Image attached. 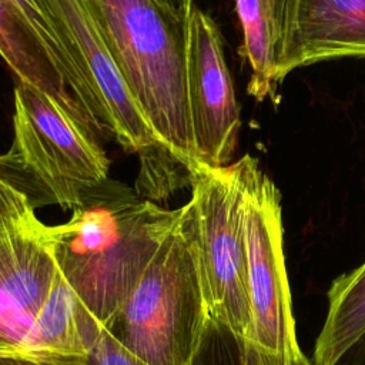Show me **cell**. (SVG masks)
Masks as SVG:
<instances>
[{"label":"cell","instance_id":"6da1fadb","mask_svg":"<svg viewBox=\"0 0 365 365\" xmlns=\"http://www.w3.org/2000/svg\"><path fill=\"white\" fill-rule=\"evenodd\" d=\"M182 218L110 181L53 225L54 258L83 311L107 328Z\"/></svg>","mask_w":365,"mask_h":365},{"label":"cell","instance_id":"7a4b0ae2","mask_svg":"<svg viewBox=\"0 0 365 365\" xmlns=\"http://www.w3.org/2000/svg\"><path fill=\"white\" fill-rule=\"evenodd\" d=\"M125 86L165 148L194 177L187 100L188 21L158 0H81Z\"/></svg>","mask_w":365,"mask_h":365},{"label":"cell","instance_id":"3957f363","mask_svg":"<svg viewBox=\"0 0 365 365\" xmlns=\"http://www.w3.org/2000/svg\"><path fill=\"white\" fill-rule=\"evenodd\" d=\"M210 314L187 204L108 329L150 365H192Z\"/></svg>","mask_w":365,"mask_h":365},{"label":"cell","instance_id":"277c9868","mask_svg":"<svg viewBox=\"0 0 365 365\" xmlns=\"http://www.w3.org/2000/svg\"><path fill=\"white\" fill-rule=\"evenodd\" d=\"M241 160L244 234L251 321L242 342L248 365H297L298 346L288 287L281 194L251 155Z\"/></svg>","mask_w":365,"mask_h":365},{"label":"cell","instance_id":"5b68a950","mask_svg":"<svg viewBox=\"0 0 365 365\" xmlns=\"http://www.w3.org/2000/svg\"><path fill=\"white\" fill-rule=\"evenodd\" d=\"M241 160L225 167L200 165L187 202L210 318L244 342L251 321L244 234Z\"/></svg>","mask_w":365,"mask_h":365},{"label":"cell","instance_id":"8992f818","mask_svg":"<svg viewBox=\"0 0 365 365\" xmlns=\"http://www.w3.org/2000/svg\"><path fill=\"white\" fill-rule=\"evenodd\" d=\"M11 150L46 187L54 204L74 210L106 187L110 161L56 103L17 80Z\"/></svg>","mask_w":365,"mask_h":365},{"label":"cell","instance_id":"52a82bcc","mask_svg":"<svg viewBox=\"0 0 365 365\" xmlns=\"http://www.w3.org/2000/svg\"><path fill=\"white\" fill-rule=\"evenodd\" d=\"M30 198L0 178V351L47 354L36 332L38 312L60 269L50 225Z\"/></svg>","mask_w":365,"mask_h":365},{"label":"cell","instance_id":"ba28073f","mask_svg":"<svg viewBox=\"0 0 365 365\" xmlns=\"http://www.w3.org/2000/svg\"><path fill=\"white\" fill-rule=\"evenodd\" d=\"M187 100L197 161L210 168L228 165L238 144L240 104L221 31L200 9L188 21Z\"/></svg>","mask_w":365,"mask_h":365},{"label":"cell","instance_id":"9c48e42d","mask_svg":"<svg viewBox=\"0 0 365 365\" xmlns=\"http://www.w3.org/2000/svg\"><path fill=\"white\" fill-rule=\"evenodd\" d=\"M339 57L365 58V0H298L278 81L298 67Z\"/></svg>","mask_w":365,"mask_h":365},{"label":"cell","instance_id":"30bf717a","mask_svg":"<svg viewBox=\"0 0 365 365\" xmlns=\"http://www.w3.org/2000/svg\"><path fill=\"white\" fill-rule=\"evenodd\" d=\"M365 332V262L338 277L328 291V312L317 338L312 365H331Z\"/></svg>","mask_w":365,"mask_h":365},{"label":"cell","instance_id":"8fae6325","mask_svg":"<svg viewBox=\"0 0 365 365\" xmlns=\"http://www.w3.org/2000/svg\"><path fill=\"white\" fill-rule=\"evenodd\" d=\"M235 9L244 37L241 51L251 67L247 91L261 101L274 96L279 84V46L268 0H235Z\"/></svg>","mask_w":365,"mask_h":365},{"label":"cell","instance_id":"7c38bea8","mask_svg":"<svg viewBox=\"0 0 365 365\" xmlns=\"http://www.w3.org/2000/svg\"><path fill=\"white\" fill-rule=\"evenodd\" d=\"M31 27L37 38L41 44L48 50V53L54 57L57 64L60 66L61 71L64 73L66 78L68 80L73 90L77 96L90 107V110L110 128L108 118L106 111L103 110L101 104L97 101L96 96L93 94L90 86L87 84L86 78L83 77L80 68L68 54L66 46L63 44L56 26L53 24L51 19L48 17L41 0H6ZM113 134V133H111Z\"/></svg>","mask_w":365,"mask_h":365},{"label":"cell","instance_id":"4fadbf2b","mask_svg":"<svg viewBox=\"0 0 365 365\" xmlns=\"http://www.w3.org/2000/svg\"><path fill=\"white\" fill-rule=\"evenodd\" d=\"M192 365H248L241 339L225 325L210 318ZM297 365H312L302 355Z\"/></svg>","mask_w":365,"mask_h":365},{"label":"cell","instance_id":"5bb4252c","mask_svg":"<svg viewBox=\"0 0 365 365\" xmlns=\"http://www.w3.org/2000/svg\"><path fill=\"white\" fill-rule=\"evenodd\" d=\"M0 178L23 191L30 198L34 208L53 204V198L48 191L27 170L21 158L11 148L6 154H0Z\"/></svg>","mask_w":365,"mask_h":365},{"label":"cell","instance_id":"9a60e30c","mask_svg":"<svg viewBox=\"0 0 365 365\" xmlns=\"http://www.w3.org/2000/svg\"><path fill=\"white\" fill-rule=\"evenodd\" d=\"M86 365H150L103 328L84 356Z\"/></svg>","mask_w":365,"mask_h":365},{"label":"cell","instance_id":"2e32d148","mask_svg":"<svg viewBox=\"0 0 365 365\" xmlns=\"http://www.w3.org/2000/svg\"><path fill=\"white\" fill-rule=\"evenodd\" d=\"M0 365H86L83 356L0 351Z\"/></svg>","mask_w":365,"mask_h":365},{"label":"cell","instance_id":"e0dca14e","mask_svg":"<svg viewBox=\"0 0 365 365\" xmlns=\"http://www.w3.org/2000/svg\"><path fill=\"white\" fill-rule=\"evenodd\" d=\"M298 0H268L271 20L277 33L279 46V58L284 50V44L291 29Z\"/></svg>","mask_w":365,"mask_h":365},{"label":"cell","instance_id":"ac0fdd59","mask_svg":"<svg viewBox=\"0 0 365 365\" xmlns=\"http://www.w3.org/2000/svg\"><path fill=\"white\" fill-rule=\"evenodd\" d=\"M331 365H365V332L359 335Z\"/></svg>","mask_w":365,"mask_h":365},{"label":"cell","instance_id":"d6986e66","mask_svg":"<svg viewBox=\"0 0 365 365\" xmlns=\"http://www.w3.org/2000/svg\"><path fill=\"white\" fill-rule=\"evenodd\" d=\"M164 7L171 13L178 16L182 20H190V16L194 10V0H158Z\"/></svg>","mask_w":365,"mask_h":365}]
</instances>
